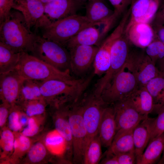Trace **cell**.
Here are the masks:
<instances>
[{"label": "cell", "mask_w": 164, "mask_h": 164, "mask_svg": "<svg viewBox=\"0 0 164 164\" xmlns=\"http://www.w3.org/2000/svg\"><path fill=\"white\" fill-rule=\"evenodd\" d=\"M68 116L72 138V161L74 164H82L87 132L82 116L81 103L77 102L70 105Z\"/></svg>", "instance_id": "cell-8"}, {"label": "cell", "mask_w": 164, "mask_h": 164, "mask_svg": "<svg viewBox=\"0 0 164 164\" xmlns=\"http://www.w3.org/2000/svg\"><path fill=\"white\" fill-rule=\"evenodd\" d=\"M91 77L78 79L73 82L58 79L41 81L40 90L47 104L51 106L77 102L91 80Z\"/></svg>", "instance_id": "cell-2"}, {"label": "cell", "mask_w": 164, "mask_h": 164, "mask_svg": "<svg viewBox=\"0 0 164 164\" xmlns=\"http://www.w3.org/2000/svg\"><path fill=\"white\" fill-rule=\"evenodd\" d=\"M127 62L136 78L139 87H145L151 80L160 75L155 64L145 51H130Z\"/></svg>", "instance_id": "cell-11"}, {"label": "cell", "mask_w": 164, "mask_h": 164, "mask_svg": "<svg viewBox=\"0 0 164 164\" xmlns=\"http://www.w3.org/2000/svg\"><path fill=\"white\" fill-rule=\"evenodd\" d=\"M128 98L141 114L148 117L153 111V100L145 87H138Z\"/></svg>", "instance_id": "cell-24"}, {"label": "cell", "mask_w": 164, "mask_h": 164, "mask_svg": "<svg viewBox=\"0 0 164 164\" xmlns=\"http://www.w3.org/2000/svg\"><path fill=\"white\" fill-rule=\"evenodd\" d=\"M114 8V11L121 15L125 12L132 0H108Z\"/></svg>", "instance_id": "cell-42"}, {"label": "cell", "mask_w": 164, "mask_h": 164, "mask_svg": "<svg viewBox=\"0 0 164 164\" xmlns=\"http://www.w3.org/2000/svg\"><path fill=\"white\" fill-rule=\"evenodd\" d=\"M164 150V132L150 141L137 164H152L158 162Z\"/></svg>", "instance_id": "cell-26"}, {"label": "cell", "mask_w": 164, "mask_h": 164, "mask_svg": "<svg viewBox=\"0 0 164 164\" xmlns=\"http://www.w3.org/2000/svg\"><path fill=\"white\" fill-rule=\"evenodd\" d=\"M21 53L14 51L0 41V74L14 70L19 61Z\"/></svg>", "instance_id": "cell-27"}, {"label": "cell", "mask_w": 164, "mask_h": 164, "mask_svg": "<svg viewBox=\"0 0 164 164\" xmlns=\"http://www.w3.org/2000/svg\"><path fill=\"white\" fill-rule=\"evenodd\" d=\"M12 106L8 103L2 102L0 106V126L2 127L8 118Z\"/></svg>", "instance_id": "cell-43"}, {"label": "cell", "mask_w": 164, "mask_h": 164, "mask_svg": "<svg viewBox=\"0 0 164 164\" xmlns=\"http://www.w3.org/2000/svg\"><path fill=\"white\" fill-rule=\"evenodd\" d=\"M157 62L159 68H158L160 75L164 78V58L159 61Z\"/></svg>", "instance_id": "cell-47"}, {"label": "cell", "mask_w": 164, "mask_h": 164, "mask_svg": "<svg viewBox=\"0 0 164 164\" xmlns=\"http://www.w3.org/2000/svg\"><path fill=\"white\" fill-rule=\"evenodd\" d=\"M25 79L15 70L0 74V96L2 102L11 106L18 104L22 85Z\"/></svg>", "instance_id": "cell-14"}, {"label": "cell", "mask_w": 164, "mask_h": 164, "mask_svg": "<svg viewBox=\"0 0 164 164\" xmlns=\"http://www.w3.org/2000/svg\"><path fill=\"white\" fill-rule=\"evenodd\" d=\"M145 49L146 54L155 64L164 58V44L156 37Z\"/></svg>", "instance_id": "cell-34"}, {"label": "cell", "mask_w": 164, "mask_h": 164, "mask_svg": "<svg viewBox=\"0 0 164 164\" xmlns=\"http://www.w3.org/2000/svg\"><path fill=\"white\" fill-rule=\"evenodd\" d=\"M105 157L101 162V164H118L114 155L105 153Z\"/></svg>", "instance_id": "cell-46"}, {"label": "cell", "mask_w": 164, "mask_h": 164, "mask_svg": "<svg viewBox=\"0 0 164 164\" xmlns=\"http://www.w3.org/2000/svg\"><path fill=\"white\" fill-rule=\"evenodd\" d=\"M145 87L152 98L153 111L157 113L164 105V78L161 75L157 76L149 81Z\"/></svg>", "instance_id": "cell-28"}, {"label": "cell", "mask_w": 164, "mask_h": 164, "mask_svg": "<svg viewBox=\"0 0 164 164\" xmlns=\"http://www.w3.org/2000/svg\"><path fill=\"white\" fill-rule=\"evenodd\" d=\"M124 32L130 43L141 49H145L156 38L154 29L149 23H135Z\"/></svg>", "instance_id": "cell-19"}, {"label": "cell", "mask_w": 164, "mask_h": 164, "mask_svg": "<svg viewBox=\"0 0 164 164\" xmlns=\"http://www.w3.org/2000/svg\"><path fill=\"white\" fill-rule=\"evenodd\" d=\"M138 87L136 78L127 62L100 97L108 105L128 99Z\"/></svg>", "instance_id": "cell-6"}, {"label": "cell", "mask_w": 164, "mask_h": 164, "mask_svg": "<svg viewBox=\"0 0 164 164\" xmlns=\"http://www.w3.org/2000/svg\"><path fill=\"white\" fill-rule=\"evenodd\" d=\"M112 105L115 113L117 132L134 129L148 117L140 114L129 98L116 102Z\"/></svg>", "instance_id": "cell-13"}, {"label": "cell", "mask_w": 164, "mask_h": 164, "mask_svg": "<svg viewBox=\"0 0 164 164\" xmlns=\"http://www.w3.org/2000/svg\"><path fill=\"white\" fill-rule=\"evenodd\" d=\"M15 70L26 79L42 81L54 79L70 82L78 79L71 75L70 70L61 71L26 52L21 53Z\"/></svg>", "instance_id": "cell-3"}, {"label": "cell", "mask_w": 164, "mask_h": 164, "mask_svg": "<svg viewBox=\"0 0 164 164\" xmlns=\"http://www.w3.org/2000/svg\"><path fill=\"white\" fill-rule=\"evenodd\" d=\"M27 152V158L29 162L39 163L44 159L46 155L47 147L45 144L42 142H37L31 145Z\"/></svg>", "instance_id": "cell-33"}, {"label": "cell", "mask_w": 164, "mask_h": 164, "mask_svg": "<svg viewBox=\"0 0 164 164\" xmlns=\"http://www.w3.org/2000/svg\"><path fill=\"white\" fill-rule=\"evenodd\" d=\"M15 138L12 132L9 129L3 130L1 134L0 145L3 151L6 153L14 150Z\"/></svg>", "instance_id": "cell-36"}, {"label": "cell", "mask_w": 164, "mask_h": 164, "mask_svg": "<svg viewBox=\"0 0 164 164\" xmlns=\"http://www.w3.org/2000/svg\"><path fill=\"white\" fill-rule=\"evenodd\" d=\"M82 5L76 0H53L45 5L44 13L51 22L75 15Z\"/></svg>", "instance_id": "cell-18"}, {"label": "cell", "mask_w": 164, "mask_h": 164, "mask_svg": "<svg viewBox=\"0 0 164 164\" xmlns=\"http://www.w3.org/2000/svg\"><path fill=\"white\" fill-rule=\"evenodd\" d=\"M81 104L82 116L87 132L86 149L91 141L98 135L102 116L108 105L100 97L93 94L84 99Z\"/></svg>", "instance_id": "cell-10"}, {"label": "cell", "mask_w": 164, "mask_h": 164, "mask_svg": "<svg viewBox=\"0 0 164 164\" xmlns=\"http://www.w3.org/2000/svg\"><path fill=\"white\" fill-rule=\"evenodd\" d=\"M30 52L31 55L61 71L70 69L69 51L59 43L36 35Z\"/></svg>", "instance_id": "cell-5"}, {"label": "cell", "mask_w": 164, "mask_h": 164, "mask_svg": "<svg viewBox=\"0 0 164 164\" xmlns=\"http://www.w3.org/2000/svg\"><path fill=\"white\" fill-rule=\"evenodd\" d=\"M20 106L17 104L12 106L8 118L9 128L12 131L17 132L22 127L20 121Z\"/></svg>", "instance_id": "cell-35"}, {"label": "cell", "mask_w": 164, "mask_h": 164, "mask_svg": "<svg viewBox=\"0 0 164 164\" xmlns=\"http://www.w3.org/2000/svg\"><path fill=\"white\" fill-rule=\"evenodd\" d=\"M85 15L91 22L99 23L106 19L114 13L106 5L104 0H89L86 3Z\"/></svg>", "instance_id": "cell-25"}, {"label": "cell", "mask_w": 164, "mask_h": 164, "mask_svg": "<svg viewBox=\"0 0 164 164\" xmlns=\"http://www.w3.org/2000/svg\"><path fill=\"white\" fill-rule=\"evenodd\" d=\"M44 7L45 5L38 0H15L12 8L22 14L26 26L31 31L33 27L39 28L47 18L44 13Z\"/></svg>", "instance_id": "cell-15"}, {"label": "cell", "mask_w": 164, "mask_h": 164, "mask_svg": "<svg viewBox=\"0 0 164 164\" xmlns=\"http://www.w3.org/2000/svg\"><path fill=\"white\" fill-rule=\"evenodd\" d=\"M46 104L44 99L23 101L20 106L25 112L26 115L29 118L40 115L45 111Z\"/></svg>", "instance_id": "cell-32"}, {"label": "cell", "mask_w": 164, "mask_h": 164, "mask_svg": "<svg viewBox=\"0 0 164 164\" xmlns=\"http://www.w3.org/2000/svg\"><path fill=\"white\" fill-rule=\"evenodd\" d=\"M160 0H132L130 14L125 28L135 23L151 24L159 8Z\"/></svg>", "instance_id": "cell-17"}, {"label": "cell", "mask_w": 164, "mask_h": 164, "mask_svg": "<svg viewBox=\"0 0 164 164\" xmlns=\"http://www.w3.org/2000/svg\"><path fill=\"white\" fill-rule=\"evenodd\" d=\"M45 145L55 154H60L67 149L65 140L56 130L48 134L46 138Z\"/></svg>", "instance_id": "cell-31"}, {"label": "cell", "mask_w": 164, "mask_h": 164, "mask_svg": "<svg viewBox=\"0 0 164 164\" xmlns=\"http://www.w3.org/2000/svg\"><path fill=\"white\" fill-rule=\"evenodd\" d=\"M65 104L53 107L56 110L54 116V125L55 130L65 140L67 149L70 157L73 158L72 135L68 116L70 105Z\"/></svg>", "instance_id": "cell-20"}, {"label": "cell", "mask_w": 164, "mask_h": 164, "mask_svg": "<svg viewBox=\"0 0 164 164\" xmlns=\"http://www.w3.org/2000/svg\"><path fill=\"white\" fill-rule=\"evenodd\" d=\"M134 129L117 132L111 144L105 153L115 155L135 152L133 137Z\"/></svg>", "instance_id": "cell-23"}, {"label": "cell", "mask_w": 164, "mask_h": 164, "mask_svg": "<svg viewBox=\"0 0 164 164\" xmlns=\"http://www.w3.org/2000/svg\"><path fill=\"white\" fill-rule=\"evenodd\" d=\"M31 146L29 137L21 134L15 139L13 150L16 153L23 154L27 152Z\"/></svg>", "instance_id": "cell-38"}, {"label": "cell", "mask_w": 164, "mask_h": 164, "mask_svg": "<svg viewBox=\"0 0 164 164\" xmlns=\"http://www.w3.org/2000/svg\"><path fill=\"white\" fill-rule=\"evenodd\" d=\"M157 114L158 115L155 118L149 142L164 132V105L160 109Z\"/></svg>", "instance_id": "cell-37"}, {"label": "cell", "mask_w": 164, "mask_h": 164, "mask_svg": "<svg viewBox=\"0 0 164 164\" xmlns=\"http://www.w3.org/2000/svg\"><path fill=\"white\" fill-rule=\"evenodd\" d=\"M39 129L35 119L33 117H30L28 119L27 126L23 129L21 134L29 137H32L37 133Z\"/></svg>", "instance_id": "cell-40"}, {"label": "cell", "mask_w": 164, "mask_h": 164, "mask_svg": "<svg viewBox=\"0 0 164 164\" xmlns=\"http://www.w3.org/2000/svg\"><path fill=\"white\" fill-rule=\"evenodd\" d=\"M15 0H0V24L9 16Z\"/></svg>", "instance_id": "cell-39"}, {"label": "cell", "mask_w": 164, "mask_h": 164, "mask_svg": "<svg viewBox=\"0 0 164 164\" xmlns=\"http://www.w3.org/2000/svg\"><path fill=\"white\" fill-rule=\"evenodd\" d=\"M126 35L122 34L114 42L111 50L109 68L95 85L93 94L98 97L111 82L127 62L130 50Z\"/></svg>", "instance_id": "cell-7"}, {"label": "cell", "mask_w": 164, "mask_h": 164, "mask_svg": "<svg viewBox=\"0 0 164 164\" xmlns=\"http://www.w3.org/2000/svg\"><path fill=\"white\" fill-rule=\"evenodd\" d=\"M155 119L148 117L141 122L133 130L136 163L149 143Z\"/></svg>", "instance_id": "cell-22"}, {"label": "cell", "mask_w": 164, "mask_h": 164, "mask_svg": "<svg viewBox=\"0 0 164 164\" xmlns=\"http://www.w3.org/2000/svg\"><path fill=\"white\" fill-rule=\"evenodd\" d=\"M99 47L77 45L68 49L70 55V69L77 75L86 72L93 63Z\"/></svg>", "instance_id": "cell-16"}, {"label": "cell", "mask_w": 164, "mask_h": 164, "mask_svg": "<svg viewBox=\"0 0 164 164\" xmlns=\"http://www.w3.org/2000/svg\"><path fill=\"white\" fill-rule=\"evenodd\" d=\"M130 15L129 11L125 12L116 27L104 39L99 47L93 62L94 74L98 75L104 74L109 69L110 64L111 46L114 41L124 31Z\"/></svg>", "instance_id": "cell-12"}, {"label": "cell", "mask_w": 164, "mask_h": 164, "mask_svg": "<svg viewBox=\"0 0 164 164\" xmlns=\"http://www.w3.org/2000/svg\"><path fill=\"white\" fill-rule=\"evenodd\" d=\"M117 132L115 113L113 106L105 108L99 125L98 135L102 146L108 148L111 146Z\"/></svg>", "instance_id": "cell-21"}, {"label": "cell", "mask_w": 164, "mask_h": 164, "mask_svg": "<svg viewBox=\"0 0 164 164\" xmlns=\"http://www.w3.org/2000/svg\"><path fill=\"white\" fill-rule=\"evenodd\" d=\"M115 155L118 164H134L136 163L135 152L123 153Z\"/></svg>", "instance_id": "cell-41"}, {"label": "cell", "mask_w": 164, "mask_h": 164, "mask_svg": "<svg viewBox=\"0 0 164 164\" xmlns=\"http://www.w3.org/2000/svg\"><path fill=\"white\" fill-rule=\"evenodd\" d=\"M98 23L91 22L85 16L76 14L54 22H50L40 28L43 31V37L64 46L81 31Z\"/></svg>", "instance_id": "cell-4"}, {"label": "cell", "mask_w": 164, "mask_h": 164, "mask_svg": "<svg viewBox=\"0 0 164 164\" xmlns=\"http://www.w3.org/2000/svg\"><path fill=\"white\" fill-rule=\"evenodd\" d=\"M151 25H164V0L161 7L159 8Z\"/></svg>", "instance_id": "cell-44"}, {"label": "cell", "mask_w": 164, "mask_h": 164, "mask_svg": "<svg viewBox=\"0 0 164 164\" xmlns=\"http://www.w3.org/2000/svg\"><path fill=\"white\" fill-rule=\"evenodd\" d=\"M41 81L25 79L22 85L19 104L24 101L44 99L40 91Z\"/></svg>", "instance_id": "cell-29"}, {"label": "cell", "mask_w": 164, "mask_h": 164, "mask_svg": "<svg viewBox=\"0 0 164 164\" xmlns=\"http://www.w3.org/2000/svg\"><path fill=\"white\" fill-rule=\"evenodd\" d=\"M162 156L160 160L159 161V163L163 164L164 163V150L163 152Z\"/></svg>", "instance_id": "cell-50"}, {"label": "cell", "mask_w": 164, "mask_h": 164, "mask_svg": "<svg viewBox=\"0 0 164 164\" xmlns=\"http://www.w3.org/2000/svg\"><path fill=\"white\" fill-rule=\"evenodd\" d=\"M152 26L156 38L164 44V25H153Z\"/></svg>", "instance_id": "cell-45"}, {"label": "cell", "mask_w": 164, "mask_h": 164, "mask_svg": "<svg viewBox=\"0 0 164 164\" xmlns=\"http://www.w3.org/2000/svg\"><path fill=\"white\" fill-rule=\"evenodd\" d=\"M102 145L97 135L90 142L84 153L82 164H97L102 157Z\"/></svg>", "instance_id": "cell-30"}, {"label": "cell", "mask_w": 164, "mask_h": 164, "mask_svg": "<svg viewBox=\"0 0 164 164\" xmlns=\"http://www.w3.org/2000/svg\"><path fill=\"white\" fill-rule=\"evenodd\" d=\"M118 18L117 15L114 13L104 20L83 29L67 41L64 46L67 49L79 45L99 47Z\"/></svg>", "instance_id": "cell-9"}, {"label": "cell", "mask_w": 164, "mask_h": 164, "mask_svg": "<svg viewBox=\"0 0 164 164\" xmlns=\"http://www.w3.org/2000/svg\"><path fill=\"white\" fill-rule=\"evenodd\" d=\"M36 35L27 28L22 14L15 11L0 24V41L16 52H30Z\"/></svg>", "instance_id": "cell-1"}, {"label": "cell", "mask_w": 164, "mask_h": 164, "mask_svg": "<svg viewBox=\"0 0 164 164\" xmlns=\"http://www.w3.org/2000/svg\"><path fill=\"white\" fill-rule=\"evenodd\" d=\"M81 5H82L83 4H86V3L89 0H76Z\"/></svg>", "instance_id": "cell-49"}, {"label": "cell", "mask_w": 164, "mask_h": 164, "mask_svg": "<svg viewBox=\"0 0 164 164\" xmlns=\"http://www.w3.org/2000/svg\"><path fill=\"white\" fill-rule=\"evenodd\" d=\"M44 5L50 2L53 0H38Z\"/></svg>", "instance_id": "cell-48"}]
</instances>
